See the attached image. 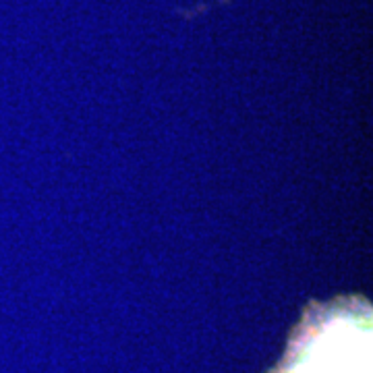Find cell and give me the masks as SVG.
Listing matches in <instances>:
<instances>
[{
    "instance_id": "cell-1",
    "label": "cell",
    "mask_w": 373,
    "mask_h": 373,
    "mask_svg": "<svg viewBox=\"0 0 373 373\" xmlns=\"http://www.w3.org/2000/svg\"><path fill=\"white\" fill-rule=\"evenodd\" d=\"M369 320L334 315L301 340L286 373H369Z\"/></svg>"
}]
</instances>
